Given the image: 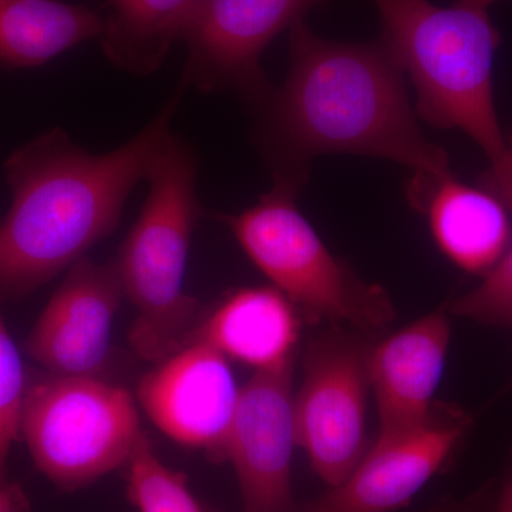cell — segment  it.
I'll return each mask as SVG.
<instances>
[{
    "mask_svg": "<svg viewBox=\"0 0 512 512\" xmlns=\"http://www.w3.org/2000/svg\"><path fill=\"white\" fill-rule=\"evenodd\" d=\"M28 375L0 312V484L9 481V457L20 437Z\"/></svg>",
    "mask_w": 512,
    "mask_h": 512,
    "instance_id": "obj_19",
    "label": "cell"
},
{
    "mask_svg": "<svg viewBox=\"0 0 512 512\" xmlns=\"http://www.w3.org/2000/svg\"><path fill=\"white\" fill-rule=\"evenodd\" d=\"M410 200L427 215L441 252L470 274H488L511 247L508 208L453 173L414 177Z\"/></svg>",
    "mask_w": 512,
    "mask_h": 512,
    "instance_id": "obj_14",
    "label": "cell"
},
{
    "mask_svg": "<svg viewBox=\"0 0 512 512\" xmlns=\"http://www.w3.org/2000/svg\"><path fill=\"white\" fill-rule=\"evenodd\" d=\"M369 346L339 329L309 340L295 394L296 437L313 471L330 488L352 474L367 448Z\"/></svg>",
    "mask_w": 512,
    "mask_h": 512,
    "instance_id": "obj_7",
    "label": "cell"
},
{
    "mask_svg": "<svg viewBox=\"0 0 512 512\" xmlns=\"http://www.w3.org/2000/svg\"><path fill=\"white\" fill-rule=\"evenodd\" d=\"M323 0H200L190 29L183 82L202 92L235 90L252 104L271 87L266 47Z\"/></svg>",
    "mask_w": 512,
    "mask_h": 512,
    "instance_id": "obj_8",
    "label": "cell"
},
{
    "mask_svg": "<svg viewBox=\"0 0 512 512\" xmlns=\"http://www.w3.org/2000/svg\"><path fill=\"white\" fill-rule=\"evenodd\" d=\"M116 264L87 256L67 271L25 340L26 353L45 372L96 376L110 355L114 318L123 298Z\"/></svg>",
    "mask_w": 512,
    "mask_h": 512,
    "instance_id": "obj_12",
    "label": "cell"
},
{
    "mask_svg": "<svg viewBox=\"0 0 512 512\" xmlns=\"http://www.w3.org/2000/svg\"><path fill=\"white\" fill-rule=\"evenodd\" d=\"M483 495L476 494L466 500H443L421 512H477Z\"/></svg>",
    "mask_w": 512,
    "mask_h": 512,
    "instance_id": "obj_22",
    "label": "cell"
},
{
    "mask_svg": "<svg viewBox=\"0 0 512 512\" xmlns=\"http://www.w3.org/2000/svg\"><path fill=\"white\" fill-rule=\"evenodd\" d=\"M494 512H512V478L504 485L500 498L495 504Z\"/></svg>",
    "mask_w": 512,
    "mask_h": 512,
    "instance_id": "obj_23",
    "label": "cell"
},
{
    "mask_svg": "<svg viewBox=\"0 0 512 512\" xmlns=\"http://www.w3.org/2000/svg\"><path fill=\"white\" fill-rule=\"evenodd\" d=\"M0 512H32V505L22 485L12 481L0 484Z\"/></svg>",
    "mask_w": 512,
    "mask_h": 512,
    "instance_id": "obj_21",
    "label": "cell"
},
{
    "mask_svg": "<svg viewBox=\"0 0 512 512\" xmlns=\"http://www.w3.org/2000/svg\"><path fill=\"white\" fill-rule=\"evenodd\" d=\"M228 357L201 340H188L141 379L138 402L178 444L220 461L239 392Z\"/></svg>",
    "mask_w": 512,
    "mask_h": 512,
    "instance_id": "obj_11",
    "label": "cell"
},
{
    "mask_svg": "<svg viewBox=\"0 0 512 512\" xmlns=\"http://www.w3.org/2000/svg\"><path fill=\"white\" fill-rule=\"evenodd\" d=\"M471 426L454 404L436 403L429 419L410 429L380 433L352 474L302 512H393L409 504Z\"/></svg>",
    "mask_w": 512,
    "mask_h": 512,
    "instance_id": "obj_9",
    "label": "cell"
},
{
    "mask_svg": "<svg viewBox=\"0 0 512 512\" xmlns=\"http://www.w3.org/2000/svg\"><path fill=\"white\" fill-rule=\"evenodd\" d=\"M511 160H512V143L510 144Z\"/></svg>",
    "mask_w": 512,
    "mask_h": 512,
    "instance_id": "obj_25",
    "label": "cell"
},
{
    "mask_svg": "<svg viewBox=\"0 0 512 512\" xmlns=\"http://www.w3.org/2000/svg\"><path fill=\"white\" fill-rule=\"evenodd\" d=\"M103 18L59 0H0V64L42 66L66 50L100 39Z\"/></svg>",
    "mask_w": 512,
    "mask_h": 512,
    "instance_id": "obj_16",
    "label": "cell"
},
{
    "mask_svg": "<svg viewBox=\"0 0 512 512\" xmlns=\"http://www.w3.org/2000/svg\"><path fill=\"white\" fill-rule=\"evenodd\" d=\"M147 200L114 262L124 296L136 308L131 348L158 363L187 343L198 305L184 289L192 231L200 215L197 160L171 134L146 178Z\"/></svg>",
    "mask_w": 512,
    "mask_h": 512,
    "instance_id": "obj_4",
    "label": "cell"
},
{
    "mask_svg": "<svg viewBox=\"0 0 512 512\" xmlns=\"http://www.w3.org/2000/svg\"><path fill=\"white\" fill-rule=\"evenodd\" d=\"M141 434L126 389L97 376H28L20 437L57 490H82L126 466Z\"/></svg>",
    "mask_w": 512,
    "mask_h": 512,
    "instance_id": "obj_6",
    "label": "cell"
},
{
    "mask_svg": "<svg viewBox=\"0 0 512 512\" xmlns=\"http://www.w3.org/2000/svg\"><path fill=\"white\" fill-rule=\"evenodd\" d=\"M450 335L447 316L433 312L370 348L367 375L379 410L380 433L410 429L429 419Z\"/></svg>",
    "mask_w": 512,
    "mask_h": 512,
    "instance_id": "obj_13",
    "label": "cell"
},
{
    "mask_svg": "<svg viewBox=\"0 0 512 512\" xmlns=\"http://www.w3.org/2000/svg\"><path fill=\"white\" fill-rule=\"evenodd\" d=\"M302 185L274 177L271 190L248 210L225 217V224L259 271L309 322L383 328L394 318L389 295L363 282L329 251L296 204Z\"/></svg>",
    "mask_w": 512,
    "mask_h": 512,
    "instance_id": "obj_5",
    "label": "cell"
},
{
    "mask_svg": "<svg viewBox=\"0 0 512 512\" xmlns=\"http://www.w3.org/2000/svg\"><path fill=\"white\" fill-rule=\"evenodd\" d=\"M289 56L284 83L252 104L274 177L305 184L309 161L323 154L383 158L414 177L450 173L444 148L424 137L406 74L382 39L326 40L302 20L289 30Z\"/></svg>",
    "mask_w": 512,
    "mask_h": 512,
    "instance_id": "obj_1",
    "label": "cell"
},
{
    "mask_svg": "<svg viewBox=\"0 0 512 512\" xmlns=\"http://www.w3.org/2000/svg\"><path fill=\"white\" fill-rule=\"evenodd\" d=\"M127 497L138 512H205L187 478L165 466L146 434H141L127 464Z\"/></svg>",
    "mask_w": 512,
    "mask_h": 512,
    "instance_id": "obj_18",
    "label": "cell"
},
{
    "mask_svg": "<svg viewBox=\"0 0 512 512\" xmlns=\"http://www.w3.org/2000/svg\"><path fill=\"white\" fill-rule=\"evenodd\" d=\"M185 87L141 133L109 153H89L55 128L9 157L12 205L0 221V299L37 291L116 229L131 191L173 134Z\"/></svg>",
    "mask_w": 512,
    "mask_h": 512,
    "instance_id": "obj_2",
    "label": "cell"
},
{
    "mask_svg": "<svg viewBox=\"0 0 512 512\" xmlns=\"http://www.w3.org/2000/svg\"><path fill=\"white\" fill-rule=\"evenodd\" d=\"M466 2L473 3V5L481 6V8L488 9V6L491 5V3H494L495 0H466Z\"/></svg>",
    "mask_w": 512,
    "mask_h": 512,
    "instance_id": "obj_24",
    "label": "cell"
},
{
    "mask_svg": "<svg viewBox=\"0 0 512 512\" xmlns=\"http://www.w3.org/2000/svg\"><path fill=\"white\" fill-rule=\"evenodd\" d=\"M293 363L258 370L241 387L220 461L237 473L244 512H291L292 454L298 446Z\"/></svg>",
    "mask_w": 512,
    "mask_h": 512,
    "instance_id": "obj_10",
    "label": "cell"
},
{
    "mask_svg": "<svg viewBox=\"0 0 512 512\" xmlns=\"http://www.w3.org/2000/svg\"><path fill=\"white\" fill-rule=\"evenodd\" d=\"M450 312L483 325L512 328V245L477 288L451 303Z\"/></svg>",
    "mask_w": 512,
    "mask_h": 512,
    "instance_id": "obj_20",
    "label": "cell"
},
{
    "mask_svg": "<svg viewBox=\"0 0 512 512\" xmlns=\"http://www.w3.org/2000/svg\"><path fill=\"white\" fill-rule=\"evenodd\" d=\"M301 313L275 288L231 293L188 340H201L222 355L274 370L295 363Z\"/></svg>",
    "mask_w": 512,
    "mask_h": 512,
    "instance_id": "obj_15",
    "label": "cell"
},
{
    "mask_svg": "<svg viewBox=\"0 0 512 512\" xmlns=\"http://www.w3.org/2000/svg\"><path fill=\"white\" fill-rule=\"evenodd\" d=\"M200 0H110L100 42L110 62L146 76L184 40Z\"/></svg>",
    "mask_w": 512,
    "mask_h": 512,
    "instance_id": "obj_17",
    "label": "cell"
},
{
    "mask_svg": "<svg viewBox=\"0 0 512 512\" xmlns=\"http://www.w3.org/2000/svg\"><path fill=\"white\" fill-rule=\"evenodd\" d=\"M382 40L416 89V114L457 128L483 150L497 197L512 214V160L494 104L493 66L501 36L485 8L466 0H373Z\"/></svg>",
    "mask_w": 512,
    "mask_h": 512,
    "instance_id": "obj_3",
    "label": "cell"
}]
</instances>
